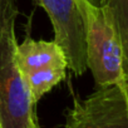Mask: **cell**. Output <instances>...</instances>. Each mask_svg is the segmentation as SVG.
I'll list each match as a JSON object with an SVG mask.
<instances>
[{"label":"cell","instance_id":"ba28073f","mask_svg":"<svg viewBox=\"0 0 128 128\" xmlns=\"http://www.w3.org/2000/svg\"><path fill=\"white\" fill-rule=\"evenodd\" d=\"M0 128H3V124H2V118H0Z\"/></svg>","mask_w":128,"mask_h":128},{"label":"cell","instance_id":"277c9868","mask_svg":"<svg viewBox=\"0 0 128 128\" xmlns=\"http://www.w3.org/2000/svg\"><path fill=\"white\" fill-rule=\"evenodd\" d=\"M48 14L53 29L54 40L60 45L67 56L68 69L79 77L86 73L87 52L86 34L82 14L76 0H34Z\"/></svg>","mask_w":128,"mask_h":128},{"label":"cell","instance_id":"52a82bcc","mask_svg":"<svg viewBox=\"0 0 128 128\" xmlns=\"http://www.w3.org/2000/svg\"><path fill=\"white\" fill-rule=\"evenodd\" d=\"M112 13L122 52V70L128 82V0H100Z\"/></svg>","mask_w":128,"mask_h":128},{"label":"cell","instance_id":"9c48e42d","mask_svg":"<svg viewBox=\"0 0 128 128\" xmlns=\"http://www.w3.org/2000/svg\"><path fill=\"white\" fill-rule=\"evenodd\" d=\"M35 128H39V126H38V127H35Z\"/></svg>","mask_w":128,"mask_h":128},{"label":"cell","instance_id":"3957f363","mask_svg":"<svg viewBox=\"0 0 128 128\" xmlns=\"http://www.w3.org/2000/svg\"><path fill=\"white\" fill-rule=\"evenodd\" d=\"M64 128H128V82L98 87L86 99L74 98Z\"/></svg>","mask_w":128,"mask_h":128},{"label":"cell","instance_id":"8992f818","mask_svg":"<svg viewBox=\"0 0 128 128\" xmlns=\"http://www.w3.org/2000/svg\"><path fill=\"white\" fill-rule=\"evenodd\" d=\"M67 69V66H52L23 76L34 104H36L44 94L50 92L66 78Z\"/></svg>","mask_w":128,"mask_h":128},{"label":"cell","instance_id":"5b68a950","mask_svg":"<svg viewBox=\"0 0 128 128\" xmlns=\"http://www.w3.org/2000/svg\"><path fill=\"white\" fill-rule=\"evenodd\" d=\"M15 59L22 76L52 66L68 67L67 56L55 40L46 42L26 38L16 45Z\"/></svg>","mask_w":128,"mask_h":128},{"label":"cell","instance_id":"6da1fadb","mask_svg":"<svg viewBox=\"0 0 128 128\" xmlns=\"http://www.w3.org/2000/svg\"><path fill=\"white\" fill-rule=\"evenodd\" d=\"M18 14L15 0H0V118L3 128H35V104L15 59Z\"/></svg>","mask_w":128,"mask_h":128},{"label":"cell","instance_id":"7a4b0ae2","mask_svg":"<svg viewBox=\"0 0 128 128\" xmlns=\"http://www.w3.org/2000/svg\"><path fill=\"white\" fill-rule=\"evenodd\" d=\"M86 34L87 67L98 87L127 83L122 70V52L110 10L92 0H76Z\"/></svg>","mask_w":128,"mask_h":128}]
</instances>
